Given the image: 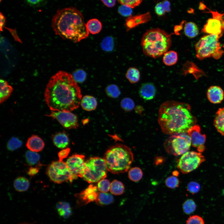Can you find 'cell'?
<instances>
[{"mask_svg": "<svg viewBox=\"0 0 224 224\" xmlns=\"http://www.w3.org/2000/svg\"><path fill=\"white\" fill-rule=\"evenodd\" d=\"M151 18L149 12L135 16H131L126 20V26L127 29L129 30L139 24L147 22Z\"/></svg>", "mask_w": 224, "mask_h": 224, "instance_id": "cell-17", "label": "cell"}, {"mask_svg": "<svg viewBox=\"0 0 224 224\" xmlns=\"http://www.w3.org/2000/svg\"><path fill=\"white\" fill-rule=\"evenodd\" d=\"M158 121L163 132L173 135L187 133L197 119L188 104L168 100L161 105Z\"/></svg>", "mask_w": 224, "mask_h": 224, "instance_id": "cell-2", "label": "cell"}, {"mask_svg": "<svg viewBox=\"0 0 224 224\" xmlns=\"http://www.w3.org/2000/svg\"><path fill=\"white\" fill-rule=\"evenodd\" d=\"M207 97L208 100L212 103L219 104L224 99V91L222 88L219 86H212L207 91Z\"/></svg>", "mask_w": 224, "mask_h": 224, "instance_id": "cell-16", "label": "cell"}, {"mask_svg": "<svg viewBox=\"0 0 224 224\" xmlns=\"http://www.w3.org/2000/svg\"><path fill=\"white\" fill-rule=\"evenodd\" d=\"M155 12L156 15L159 16L163 15L166 11L162 2L157 3L155 7Z\"/></svg>", "mask_w": 224, "mask_h": 224, "instance_id": "cell-46", "label": "cell"}, {"mask_svg": "<svg viewBox=\"0 0 224 224\" xmlns=\"http://www.w3.org/2000/svg\"><path fill=\"white\" fill-rule=\"evenodd\" d=\"M102 3L108 7H112L115 4L116 1L115 0H101Z\"/></svg>", "mask_w": 224, "mask_h": 224, "instance_id": "cell-50", "label": "cell"}, {"mask_svg": "<svg viewBox=\"0 0 224 224\" xmlns=\"http://www.w3.org/2000/svg\"><path fill=\"white\" fill-rule=\"evenodd\" d=\"M183 210L185 213L189 214L195 210L196 205L195 202L192 199H189L184 201L183 204Z\"/></svg>", "mask_w": 224, "mask_h": 224, "instance_id": "cell-34", "label": "cell"}, {"mask_svg": "<svg viewBox=\"0 0 224 224\" xmlns=\"http://www.w3.org/2000/svg\"><path fill=\"white\" fill-rule=\"evenodd\" d=\"M187 133L190 138L192 146L196 148L198 152H203L205 148L204 144L206 136L201 133L200 126L194 125L188 130Z\"/></svg>", "mask_w": 224, "mask_h": 224, "instance_id": "cell-14", "label": "cell"}, {"mask_svg": "<svg viewBox=\"0 0 224 224\" xmlns=\"http://www.w3.org/2000/svg\"><path fill=\"white\" fill-rule=\"evenodd\" d=\"M81 105L84 110L86 111H91L94 110L96 108L97 101L94 96L86 95L81 99Z\"/></svg>", "mask_w": 224, "mask_h": 224, "instance_id": "cell-21", "label": "cell"}, {"mask_svg": "<svg viewBox=\"0 0 224 224\" xmlns=\"http://www.w3.org/2000/svg\"><path fill=\"white\" fill-rule=\"evenodd\" d=\"M104 159L107 170L113 174L127 171L133 160V154L126 146L118 144L110 147L105 152Z\"/></svg>", "mask_w": 224, "mask_h": 224, "instance_id": "cell-5", "label": "cell"}, {"mask_svg": "<svg viewBox=\"0 0 224 224\" xmlns=\"http://www.w3.org/2000/svg\"><path fill=\"white\" fill-rule=\"evenodd\" d=\"M56 208L59 216L64 218H68L72 214L71 208L68 202H59L56 205Z\"/></svg>", "mask_w": 224, "mask_h": 224, "instance_id": "cell-23", "label": "cell"}, {"mask_svg": "<svg viewBox=\"0 0 224 224\" xmlns=\"http://www.w3.org/2000/svg\"><path fill=\"white\" fill-rule=\"evenodd\" d=\"M221 37L210 34L202 37L195 45L197 57L200 60L210 57L219 58L224 53L219 41Z\"/></svg>", "mask_w": 224, "mask_h": 224, "instance_id": "cell-6", "label": "cell"}, {"mask_svg": "<svg viewBox=\"0 0 224 224\" xmlns=\"http://www.w3.org/2000/svg\"><path fill=\"white\" fill-rule=\"evenodd\" d=\"M70 149L68 148L60 151L58 153L59 161H63L64 159L67 157L70 152Z\"/></svg>", "mask_w": 224, "mask_h": 224, "instance_id": "cell-48", "label": "cell"}, {"mask_svg": "<svg viewBox=\"0 0 224 224\" xmlns=\"http://www.w3.org/2000/svg\"><path fill=\"white\" fill-rule=\"evenodd\" d=\"M191 144L190 138L187 133L171 135L164 143L166 152L175 156L183 154L187 152Z\"/></svg>", "mask_w": 224, "mask_h": 224, "instance_id": "cell-8", "label": "cell"}, {"mask_svg": "<svg viewBox=\"0 0 224 224\" xmlns=\"http://www.w3.org/2000/svg\"><path fill=\"white\" fill-rule=\"evenodd\" d=\"M110 181L106 179L100 180L97 183V189L102 193H107L110 190Z\"/></svg>", "mask_w": 224, "mask_h": 224, "instance_id": "cell-40", "label": "cell"}, {"mask_svg": "<svg viewBox=\"0 0 224 224\" xmlns=\"http://www.w3.org/2000/svg\"><path fill=\"white\" fill-rule=\"evenodd\" d=\"M184 32L187 37L192 38L196 37L199 34V29L197 25L193 22H189L185 23Z\"/></svg>", "mask_w": 224, "mask_h": 224, "instance_id": "cell-27", "label": "cell"}, {"mask_svg": "<svg viewBox=\"0 0 224 224\" xmlns=\"http://www.w3.org/2000/svg\"><path fill=\"white\" fill-rule=\"evenodd\" d=\"M171 44L170 35L158 28L147 30L143 35L141 42L144 54L153 58L164 55Z\"/></svg>", "mask_w": 224, "mask_h": 224, "instance_id": "cell-4", "label": "cell"}, {"mask_svg": "<svg viewBox=\"0 0 224 224\" xmlns=\"http://www.w3.org/2000/svg\"><path fill=\"white\" fill-rule=\"evenodd\" d=\"M30 182L26 178L19 177L14 180L13 186L15 190L19 192H25L27 190L30 186Z\"/></svg>", "mask_w": 224, "mask_h": 224, "instance_id": "cell-25", "label": "cell"}, {"mask_svg": "<svg viewBox=\"0 0 224 224\" xmlns=\"http://www.w3.org/2000/svg\"><path fill=\"white\" fill-rule=\"evenodd\" d=\"M52 23L55 33L64 39L77 43L89 35L83 15L75 7L58 10L52 18Z\"/></svg>", "mask_w": 224, "mask_h": 224, "instance_id": "cell-3", "label": "cell"}, {"mask_svg": "<svg viewBox=\"0 0 224 224\" xmlns=\"http://www.w3.org/2000/svg\"><path fill=\"white\" fill-rule=\"evenodd\" d=\"M118 2L121 5H125L131 8H133L140 5L142 2V0H119Z\"/></svg>", "mask_w": 224, "mask_h": 224, "instance_id": "cell-42", "label": "cell"}, {"mask_svg": "<svg viewBox=\"0 0 224 224\" xmlns=\"http://www.w3.org/2000/svg\"><path fill=\"white\" fill-rule=\"evenodd\" d=\"M18 224H33L29 223H28V222H21V223H20Z\"/></svg>", "mask_w": 224, "mask_h": 224, "instance_id": "cell-54", "label": "cell"}, {"mask_svg": "<svg viewBox=\"0 0 224 224\" xmlns=\"http://www.w3.org/2000/svg\"><path fill=\"white\" fill-rule=\"evenodd\" d=\"M52 138L53 143L58 148H63L68 145V135L64 132L57 133L52 136Z\"/></svg>", "mask_w": 224, "mask_h": 224, "instance_id": "cell-20", "label": "cell"}, {"mask_svg": "<svg viewBox=\"0 0 224 224\" xmlns=\"http://www.w3.org/2000/svg\"><path fill=\"white\" fill-rule=\"evenodd\" d=\"M41 164L39 163L35 167H30L27 171V174L30 176H33L37 174L39 172Z\"/></svg>", "mask_w": 224, "mask_h": 224, "instance_id": "cell-49", "label": "cell"}, {"mask_svg": "<svg viewBox=\"0 0 224 224\" xmlns=\"http://www.w3.org/2000/svg\"><path fill=\"white\" fill-rule=\"evenodd\" d=\"M46 173L50 180L55 183L72 182L70 171L66 163L63 161H52L47 167Z\"/></svg>", "mask_w": 224, "mask_h": 224, "instance_id": "cell-9", "label": "cell"}, {"mask_svg": "<svg viewBox=\"0 0 224 224\" xmlns=\"http://www.w3.org/2000/svg\"><path fill=\"white\" fill-rule=\"evenodd\" d=\"M97 187L92 184L79 194H75L78 204L81 205H85L88 203L96 201L99 192Z\"/></svg>", "mask_w": 224, "mask_h": 224, "instance_id": "cell-15", "label": "cell"}, {"mask_svg": "<svg viewBox=\"0 0 224 224\" xmlns=\"http://www.w3.org/2000/svg\"><path fill=\"white\" fill-rule=\"evenodd\" d=\"M140 73L138 69L134 68H129L126 73V77L131 83L137 82L140 80Z\"/></svg>", "mask_w": 224, "mask_h": 224, "instance_id": "cell-30", "label": "cell"}, {"mask_svg": "<svg viewBox=\"0 0 224 224\" xmlns=\"http://www.w3.org/2000/svg\"><path fill=\"white\" fill-rule=\"evenodd\" d=\"M0 30L2 31L3 28L5 25V18L4 16L0 13Z\"/></svg>", "mask_w": 224, "mask_h": 224, "instance_id": "cell-52", "label": "cell"}, {"mask_svg": "<svg viewBox=\"0 0 224 224\" xmlns=\"http://www.w3.org/2000/svg\"><path fill=\"white\" fill-rule=\"evenodd\" d=\"M72 76L77 83H81L86 80V74L84 70L79 69L75 70L73 72Z\"/></svg>", "mask_w": 224, "mask_h": 224, "instance_id": "cell-39", "label": "cell"}, {"mask_svg": "<svg viewBox=\"0 0 224 224\" xmlns=\"http://www.w3.org/2000/svg\"><path fill=\"white\" fill-rule=\"evenodd\" d=\"M85 157L82 155L74 154L68 158L66 163L71 173L72 181L78 177L82 178Z\"/></svg>", "mask_w": 224, "mask_h": 224, "instance_id": "cell-13", "label": "cell"}, {"mask_svg": "<svg viewBox=\"0 0 224 224\" xmlns=\"http://www.w3.org/2000/svg\"><path fill=\"white\" fill-rule=\"evenodd\" d=\"M107 170L104 158L91 157L85 162L82 178L89 183L98 182L106 177Z\"/></svg>", "mask_w": 224, "mask_h": 224, "instance_id": "cell-7", "label": "cell"}, {"mask_svg": "<svg viewBox=\"0 0 224 224\" xmlns=\"http://www.w3.org/2000/svg\"><path fill=\"white\" fill-rule=\"evenodd\" d=\"M22 144V142L20 140L16 137H13L8 141L7 147L8 150L13 151L20 147Z\"/></svg>", "mask_w": 224, "mask_h": 224, "instance_id": "cell-38", "label": "cell"}, {"mask_svg": "<svg viewBox=\"0 0 224 224\" xmlns=\"http://www.w3.org/2000/svg\"><path fill=\"white\" fill-rule=\"evenodd\" d=\"M166 186L168 188L174 189L178 187L180 184L178 179L175 176H171L168 177L165 181Z\"/></svg>", "mask_w": 224, "mask_h": 224, "instance_id": "cell-41", "label": "cell"}, {"mask_svg": "<svg viewBox=\"0 0 224 224\" xmlns=\"http://www.w3.org/2000/svg\"><path fill=\"white\" fill-rule=\"evenodd\" d=\"M205 160L204 157L201 153L187 152L180 158L177 166L183 174H187L197 169Z\"/></svg>", "mask_w": 224, "mask_h": 224, "instance_id": "cell-10", "label": "cell"}, {"mask_svg": "<svg viewBox=\"0 0 224 224\" xmlns=\"http://www.w3.org/2000/svg\"><path fill=\"white\" fill-rule=\"evenodd\" d=\"M87 29L91 34L95 35L99 33L102 28L101 22L96 18L91 19L89 20L86 24Z\"/></svg>", "mask_w": 224, "mask_h": 224, "instance_id": "cell-26", "label": "cell"}, {"mask_svg": "<svg viewBox=\"0 0 224 224\" xmlns=\"http://www.w3.org/2000/svg\"><path fill=\"white\" fill-rule=\"evenodd\" d=\"M102 49L107 52L112 51L114 47V41L113 38L110 36L105 38L101 43Z\"/></svg>", "mask_w": 224, "mask_h": 224, "instance_id": "cell-36", "label": "cell"}, {"mask_svg": "<svg viewBox=\"0 0 224 224\" xmlns=\"http://www.w3.org/2000/svg\"><path fill=\"white\" fill-rule=\"evenodd\" d=\"M40 156L36 152L28 151L25 153V158L28 164L34 165L37 164L40 159Z\"/></svg>", "mask_w": 224, "mask_h": 224, "instance_id": "cell-33", "label": "cell"}, {"mask_svg": "<svg viewBox=\"0 0 224 224\" xmlns=\"http://www.w3.org/2000/svg\"><path fill=\"white\" fill-rule=\"evenodd\" d=\"M120 106L124 111L129 112L132 110L134 108L135 104L133 101L128 97L123 99L120 102Z\"/></svg>", "mask_w": 224, "mask_h": 224, "instance_id": "cell-37", "label": "cell"}, {"mask_svg": "<svg viewBox=\"0 0 224 224\" xmlns=\"http://www.w3.org/2000/svg\"><path fill=\"white\" fill-rule=\"evenodd\" d=\"M47 116L56 119L67 129H76L79 126L77 116L70 112L52 111Z\"/></svg>", "mask_w": 224, "mask_h": 224, "instance_id": "cell-12", "label": "cell"}, {"mask_svg": "<svg viewBox=\"0 0 224 224\" xmlns=\"http://www.w3.org/2000/svg\"><path fill=\"white\" fill-rule=\"evenodd\" d=\"M114 200L113 195L106 193H99L96 202L100 205H107L112 203Z\"/></svg>", "mask_w": 224, "mask_h": 224, "instance_id": "cell-29", "label": "cell"}, {"mask_svg": "<svg viewBox=\"0 0 224 224\" xmlns=\"http://www.w3.org/2000/svg\"><path fill=\"white\" fill-rule=\"evenodd\" d=\"M177 54L174 51H167L163 55V61L164 64L167 66L173 65L177 63Z\"/></svg>", "mask_w": 224, "mask_h": 224, "instance_id": "cell-28", "label": "cell"}, {"mask_svg": "<svg viewBox=\"0 0 224 224\" xmlns=\"http://www.w3.org/2000/svg\"><path fill=\"white\" fill-rule=\"evenodd\" d=\"M208 12L212 13V18H209L202 30L203 32L222 37L224 32V20L223 15L208 9Z\"/></svg>", "mask_w": 224, "mask_h": 224, "instance_id": "cell-11", "label": "cell"}, {"mask_svg": "<svg viewBox=\"0 0 224 224\" xmlns=\"http://www.w3.org/2000/svg\"><path fill=\"white\" fill-rule=\"evenodd\" d=\"M44 145V141L40 137L33 135L28 138L26 146L30 151L37 152L42 150Z\"/></svg>", "mask_w": 224, "mask_h": 224, "instance_id": "cell-18", "label": "cell"}, {"mask_svg": "<svg viewBox=\"0 0 224 224\" xmlns=\"http://www.w3.org/2000/svg\"><path fill=\"white\" fill-rule=\"evenodd\" d=\"M163 4L165 7L166 12H169L170 11V3L169 2L165 0L162 2Z\"/></svg>", "mask_w": 224, "mask_h": 224, "instance_id": "cell-51", "label": "cell"}, {"mask_svg": "<svg viewBox=\"0 0 224 224\" xmlns=\"http://www.w3.org/2000/svg\"><path fill=\"white\" fill-rule=\"evenodd\" d=\"M214 124L218 132L224 136V108L219 109L217 112Z\"/></svg>", "mask_w": 224, "mask_h": 224, "instance_id": "cell-22", "label": "cell"}, {"mask_svg": "<svg viewBox=\"0 0 224 224\" xmlns=\"http://www.w3.org/2000/svg\"><path fill=\"white\" fill-rule=\"evenodd\" d=\"M107 95L109 97L115 98L120 94V91L118 87L115 84H111L107 86L105 89Z\"/></svg>", "mask_w": 224, "mask_h": 224, "instance_id": "cell-35", "label": "cell"}, {"mask_svg": "<svg viewBox=\"0 0 224 224\" xmlns=\"http://www.w3.org/2000/svg\"><path fill=\"white\" fill-rule=\"evenodd\" d=\"M44 97L52 111L70 112L79 107L82 95L80 88L73 76L60 71L51 77Z\"/></svg>", "mask_w": 224, "mask_h": 224, "instance_id": "cell-1", "label": "cell"}, {"mask_svg": "<svg viewBox=\"0 0 224 224\" xmlns=\"http://www.w3.org/2000/svg\"><path fill=\"white\" fill-rule=\"evenodd\" d=\"M26 2L33 7H39L44 5L46 2L43 0H26Z\"/></svg>", "mask_w": 224, "mask_h": 224, "instance_id": "cell-47", "label": "cell"}, {"mask_svg": "<svg viewBox=\"0 0 224 224\" xmlns=\"http://www.w3.org/2000/svg\"><path fill=\"white\" fill-rule=\"evenodd\" d=\"M200 186L197 182L191 181L189 183L187 186V190L190 193L194 194L197 193L200 190Z\"/></svg>", "mask_w": 224, "mask_h": 224, "instance_id": "cell-44", "label": "cell"}, {"mask_svg": "<svg viewBox=\"0 0 224 224\" xmlns=\"http://www.w3.org/2000/svg\"><path fill=\"white\" fill-rule=\"evenodd\" d=\"M135 109L136 112L138 113H140L142 110V107L140 106L138 107L137 106Z\"/></svg>", "mask_w": 224, "mask_h": 224, "instance_id": "cell-53", "label": "cell"}, {"mask_svg": "<svg viewBox=\"0 0 224 224\" xmlns=\"http://www.w3.org/2000/svg\"><path fill=\"white\" fill-rule=\"evenodd\" d=\"M156 93L155 87L150 83H146L142 85L139 90L140 96L146 100L152 99Z\"/></svg>", "mask_w": 224, "mask_h": 224, "instance_id": "cell-19", "label": "cell"}, {"mask_svg": "<svg viewBox=\"0 0 224 224\" xmlns=\"http://www.w3.org/2000/svg\"><path fill=\"white\" fill-rule=\"evenodd\" d=\"M124 190V185L120 181L114 180L111 183L110 191L112 194L116 195H121Z\"/></svg>", "mask_w": 224, "mask_h": 224, "instance_id": "cell-31", "label": "cell"}, {"mask_svg": "<svg viewBox=\"0 0 224 224\" xmlns=\"http://www.w3.org/2000/svg\"><path fill=\"white\" fill-rule=\"evenodd\" d=\"M13 91L12 87L6 81L0 80V102H3L10 96Z\"/></svg>", "mask_w": 224, "mask_h": 224, "instance_id": "cell-24", "label": "cell"}, {"mask_svg": "<svg viewBox=\"0 0 224 224\" xmlns=\"http://www.w3.org/2000/svg\"><path fill=\"white\" fill-rule=\"evenodd\" d=\"M143 176L141 169L138 167H134L131 169L128 172V177L133 181L136 182L140 180Z\"/></svg>", "mask_w": 224, "mask_h": 224, "instance_id": "cell-32", "label": "cell"}, {"mask_svg": "<svg viewBox=\"0 0 224 224\" xmlns=\"http://www.w3.org/2000/svg\"><path fill=\"white\" fill-rule=\"evenodd\" d=\"M186 224H204L203 218L197 215L190 216L186 222Z\"/></svg>", "mask_w": 224, "mask_h": 224, "instance_id": "cell-43", "label": "cell"}, {"mask_svg": "<svg viewBox=\"0 0 224 224\" xmlns=\"http://www.w3.org/2000/svg\"><path fill=\"white\" fill-rule=\"evenodd\" d=\"M118 11L120 15L125 17L131 16L132 13V8L123 5L119 7Z\"/></svg>", "mask_w": 224, "mask_h": 224, "instance_id": "cell-45", "label": "cell"}]
</instances>
